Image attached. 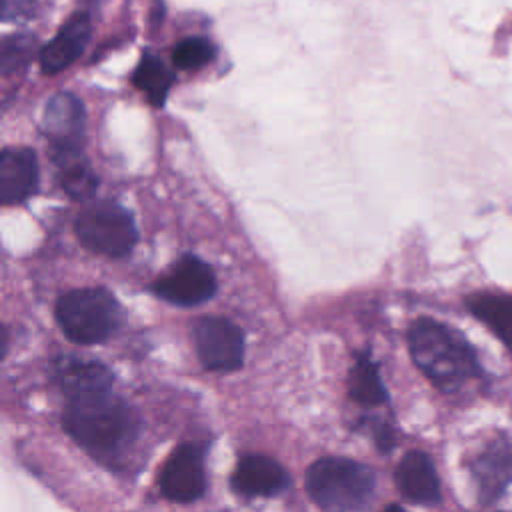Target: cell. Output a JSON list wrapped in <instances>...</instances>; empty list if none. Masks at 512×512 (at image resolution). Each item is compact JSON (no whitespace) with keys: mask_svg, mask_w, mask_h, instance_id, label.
<instances>
[{"mask_svg":"<svg viewBox=\"0 0 512 512\" xmlns=\"http://www.w3.org/2000/svg\"><path fill=\"white\" fill-rule=\"evenodd\" d=\"M162 494L172 502H194L206 490L204 450L198 444L184 442L168 456L158 478Z\"/></svg>","mask_w":512,"mask_h":512,"instance_id":"obj_8","label":"cell"},{"mask_svg":"<svg viewBox=\"0 0 512 512\" xmlns=\"http://www.w3.org/2000/svg\"><path fill=\"white\" fill-rule=\"evenodd\" d=\"M38 188V160L30 148H4L0 154V202L20 204Z\"/></svg>","mask_w":512,"mask_h":512,"instance_id":"obj_12","label":"cell"},{"mask_svg":"<svg viewBox=\"0 0 512 512\" xmlns=\"http://www.w3.org/2000/svg\"><path fill=\"white\" fill-rule=\"evenodd\" d=\"M62 424L76 444L106 460L128 448L140 430L136 412L112 388L70 396Z\"/></svg>","mask_w":512,"mask_h":512,"instance_id":"obj_1","label":"cell"},{"mask_svg":"<svg viewBox=\"0 0 512 512\" xmlns=\"http://www.w3.org/2000/svg\"><path fill=\"white\" fill-rule=\"evenodd\" d=\"M196 354L206 370L232 372L244 362L242 330L220 316H206L194 324Z\"/></svg>","mask_w":512,"mask_h":512,"instance_id":"obj_6","label":"cell"},{"mask_svg":"<svg viewBox=\"0 0 512 512\" xmlns=\"http://www.w3.org/2000/svg\"><path fill=\"white\" fill-rule=\"evenodd\" d=\"M84 122H86L84 106L74 94L58 92L46 102L42 128L52 148L82 146Z\"/></svg>","mask_w":512,"mask_h":512,"instance_id":"obj_11","label":"cell"},{"mask_svg":"<svg viewBox=\"0 0 512 512\" xmlns=\"http://www.w3.org/2000/svg\"><path fill=\"white\" fill-rule=\"evenodd\" d=\"M216 56V46L204 36H190L172 48V62L180 70H198L210 64Z\"/></svg>","mask_w":512,"mask_h":512,"instance_id":"obj_20","label":"cell"},{"mask_svg":"<svg viewBox=\"0 0 512 512\" xmlns=\"http://www.w3.org/2000/svg\"><path fill=\"white\" fill-rule=\"evenodd\" d=\"M52 374L68 398L88 390L112 388V374L100 362H88L78 358H58L52 364Z\"/></svg>","mask_w":512,"mask_h":512,"instance_id":"obj_16","label":"cell"},{"mask_svg":"<svg viewBox=\"0 0 512 512\" xmlns=\"http://www.w3.org/2000/svg\"><path fill=\"white\" fill-rule=\"evenodd\" d=\"M374 472L356 460L328 456L306 470V490L324 510L366 508L374 496Z\"/></svg>","mask_w":512,"mask_h":512,"instance_id":"obj_3","label":"cell"},{"mask_svg":"<svg viewBox=\"0 0 512 512\" xmlns=\"http://www.w3.org/2000/svg\"><path fill=\"white\" fill-rule=\"evenodd\" d=\"M54 316L68 340L98 344L118 328L120 306L104 288H76L58 298Z\"/></svg>","mask_w":512,"mask_h":512,"instance_id":"obj_4","label":"cell"},{"mask_svg":"<svg viewBox=\"0 0 512 512\" xmlns=\"http://www.w3.org/2000/svg\"><path fill=\"white\" fill-rule=\"evenodd\" d=\"M396 486L414 504L432 506L440 502V480L428 454L412 450L396 468Z\"/></svg>","mask_w":512,"mask_h":512,"instance_id":"obj_14","label":"cell"},{"mask_svg":"<svg viewBox=\"0 0 512 512\" xmlns=\"http://www.w3.org/2000/svg\"><path fill=\"white\" fill-rule=\"evenodd\" d=\"M74 232L84 248L110 258L130 254L138 238L132 214L110 200L84 208L74 220Z\"/></svg>","mask_w":512,"mask_h":512,"instance_id":"obj_5","label":"cell"},{"mask_svg":"<svg viewBox=\"0 0 512 512\" xmlns=\"http://www.w3.org/2000/svg\"><path fill=\"white\" fill-rule=\"evenodd\" d=\"M152 292L178 306H196L216 292V276L200 258L186 254L152 284Z\"/></svg>","mask_w":512,"mask_h":512,"instance_id":"obj_7","label":"cell"},{"mask_svg":"<svg viewBox=\"0 0 512 512\" xmlns=\"http://www.w3.org/2000/svg\"><path fill=\"white\" fill-rule=\"evenodd\" d=\"M348 394L354 402L362 406H378L388 400V392L380 378L378 366L374 364L368 352L358 354L354 360V366L350 368Z\"/></svg>","mask_w":512,"mask_h":512,"instance_id":"obj_19","label":"cell"},{"mask_svg":"<svg viewBox=\"0 0 512 512\" xmlns=\"http://www.w3.org/2000/svg\"><path fill=\"white\" fill-rule=\"evenodd\" d=\"M34 40L36 38L30 34H12L4 38L2 54H0V64L4 74H10L30 62L36 46Z\"/></svg>","mask_w":512,"mask_h":512,"instance_id":"obj_21","label":"cell"},{"mask_svg":"<svg viewBox=\"0 0 512 512\" xmlns=\"http://www.w3.org/2000/svg\"><path fill=\"white\" fill-rule=\"evenodd\" d=\"M466 308L512 350V296L476 292L466 298Z\"/></svg>","mask_w":512,"mask_h":512,"instance_id":"obj_17","label":"cell"},{"mask_svg":"<svg viewBox=\"0 0 512 512\" xmlns=\"http://www.w3.org/2000/svg\"><path fill=\"white\" fill-rule=\"evenodd\" d=\"M92 34L90 16L78 12L70 16L58 34L40 50V68L44 74H58L66 70L86 48Z\"/></svg>","mask_w":512,"mask_h":512,"instance_id":"obj_13","label":"cell"},{"mask_svg":"<svg viewBox=\"0 0 512 512\" xmlns=\"http://www.w3.org/2000/svg\"><path fill=\"white\" fill-rule=\"evenodd\" d=\"M36 0H2V20L22 22L36 14Z\"/></svg>","mask_w":512,"mask_h":512,"instance_id":"obj_22","label":"cell"},{"mask_svg":"<svg viewBox=\"0 0 512 512\" xmlns=\"http://www.w3.org/2000/svg\"><path fill=\"white\" fill-rule=\"evenodd\" d=\"M408 348L422 374L448 394L460 390L482 372L470 342L460 332L432 318H420L410 326Z\"/></svg>","mask_w":512,"mask_h":512,"instance_id":"obj_2","label":"cell"},{"mask_svg":"<svg viewBox=\"0 0 512 512\" xmlns=\"http://www.w3.org/2000/svg\"><path fill=\"white\" fill-rule=\"evenodd\" d=\"M58 166V180L64 192L74 200L90 198L98 188V178L82 154V146H66L50 150Z\"/></svg>","mask_w":512,"mask_h":512,"instance_id":"obj_15","label":"cell"},{"mask_svg":"<svg viewBox=\"0 0 512 512\" xmlns=\"http://www.w3.org/2000/svg\"><path fill=\"white\" fill-rule=\"evenodd\" d=\"M230 484L232 490L240 496L268 498L286 490L290 478L274 458L262 454H246L238 460Z\"/></svg>","mask_w":512,"mask_h":512,"instance_id":"obj_10","label":"cell"},{"mask_svg":"<svg viewBox=\"0 0 512 512\" xmlns=\"http://www.w3.org/2000/svg\"><path fill=\"white\" fill-rule=\"evenodd\" d=\"M478 500L494 504L512 484V444L506 436L490 442L470 464Z\"/></svg>","mask_w":512,"mask_h":512,"instance_id":"obj_9","label":"cell"},{"mask_svg":"<svg viewBox=\"0 0 512 512\" xmlns=\"http://www.w3.org/2000/svg\"><path fill=\"white\" fill-rule=\"evenodd\" d=\"M132 84L146 96V100L160 108L174 84V72L164 64V60L152 52H144L132 74Z\"/></svg>","mask_w":512,"mask_h":512,"instance_id":"obj_18","label":"cell"}]
</instances>
